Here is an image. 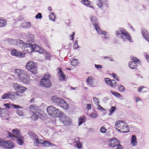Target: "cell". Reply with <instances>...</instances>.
<instances>
[{
    "label": "cell",
    "instance_id": "1",
    "mask_svg": "<svg viewBox=\"0 0 149 149\" xmlns=\"http://www.w3.org/2000/svg\"><path fill=\"white\" fill-rule=\"evenodd\" d=\"M15 72L20 81L24 83L28 84L30 83V76L26 71L23 70L17 69L15 70Z\"/></svg>",
    "mask_w": 149,
    "mask_h": 149
},
{
    "label": "cell",
    "instance_id": "2",
    "mask_svg": "<svg viewBox=\"0 0 149 149\" xmlns=\"http://www.w3.org/2000/svg\"><path fill=\"white\" fill-rule=\"evenodd\" d=\"M30 110L34 114H36L39 118L43 120H45L47 119L48 116L44 111L42 110L37 107L34 105H31L29 107Z\"/></svg>",
    "mask_w": 149,
    "mask_h": 149
},
{
    "label": "cell",
    "instance_id": "3",
    "mask_svg": "<svg viewBox=\"0 0 149 149\" xmlns=\"http://www.w3.org/2000/svg\"><path fill=\"white\" fill-rule=\"evenodd\" d=\"M90 20L95 27V30L99 34L106 35L107 32L102 30L100 28L97 18L95 15H91L90 17Z\"/></svg>",
    "mask_w": 149,
    "mask_h": 149
},
{
    "label": "cell",
    "instance_id": "4",
    "mask_svg": "<svg viewBox=\"0 0 149 149\" xmlns=\"http://www.w3.org/2000/svg\"><path fill=\"white\" fill-rule=\"evenodd\" d=\"M115 127L117 130L122 133H128L129 132V126L126 122L122 121H118L116 122Z\"/></svg>",
    "mask_w": 149,
    "mask_h": 149
},
{
    "label": "cell",
    "instance_id": "5",
    "mask_svg": "<svg viewBox=\"0 0 149 149\" xmlns=\"http://www.w3.org/2000/svg\"><path fill=\"white\" fill-rule=\"evenodd\" d=\"M47 111L48 114L53 118H59L64 114L63 112L53 106H48L47 108Z\"/></svg>",
    "mask_w": 149,
    "mask_h": 149
},
{
    "label": "cell",
    "instance_id": "6",
    "mask_svg": "<svg viewBox=\"0 0 149 149\" xmlns=\"http://www.w3.org/2000/svg\"><path fill=\"white\" fill-rule=\"evenodd\" d=\"M51 100L53 103L57 104L63 109H67L68 108V103L62 98L55 95L52 97Z\"/></svg>",
    "mask_w": 149,
    "mask_h": 149
},
{
    "label": "cell",
    "instance_id": "7",
    "mask_svg": "<svg viewBox=\"0 0 149 149\" xmlns=\"http://www.w3.org/2000/svg\"><path fill=\"white\" fill-rule=\"evenodd\" d=\"M0 146L4 148L11 149L14 147V144L11 141H6L0 138Z\"/></svg>",
    "mask_w": 149,
    "mask_h": 149
},
{
    "label": "cell",
    "instance_id": "8",
    "mask_svg": "<svg viewBox=\"0 0 149 149\" xmlns=\"http://www.w3.org/2000/svg\"><path fill=\"white\" fill-rule=\"evenodd\" d=\"M26 68L33 74H36L37 72L38 69L36 64L32 61H30L28 62L26 65Z\"/></svg>",
    "mask_w": 149,
    "mask_h": 149
},
{
    "label": "cell",
    "instance_id": "9",
    "mask_svg": "<svg viewBox=\"0 0 149 149\" xmlns=\"http://www.w3.org/2000/svg\"><path fill=\"white\" fill-rule=\"evenodd\" d=\"M60 121L65 125L70 126L72 124V121L70 118L63 114L59 117Z\"/></svg>",
    "mask_w": 149,
    "mask_h": 149
},
{
    "label": "cell",
    "instance_id": "10",
    "mask_svg": "<svg viewBox=\"0 0 149 149\" xmlns=\"http://www.w3.org/2000/svg\"><path fill=\"white\" fill-rule=\"evenodd\" d=\"M12 85L14 88L17 93L23 94L27 90L26 87L17 83H14Z\"/></svg>",
    "mask_w": 149,
    "mask_h": 149
},
{
    "label": "cell",
    "instance_id": "11",
    "mask_svg": "<svg viewBox=\"0 0 149 149\" xmlns=\"http://www.w3.org/2000/svg\"><path fill=\"white\" fill-rule=\"evenodd\" d=\"M119 31L124 36L126 39L129 41L130 42L132 43L133 42L132 36L124 28L120 27L119 28Z\"/></svg>",
    "mask_w": 149,
    "mask_h": 149
},
{
    "label": "cell",
    "instance_id": "12",
    "mask_svg": "<svg viewBox=\"0 0 149 149\" xmlns=\"http://www.w3.org/2000/svg\"><path fill=\"white\" fill-rule=\"evenodd\" d=\"M18 95L17 93L9 92L4 94L2 96L3 99H10L11 100H14L16 99Z\"/></svg>",
    "mask_w": 149,
    "mask_h": 149
},
{
    "label": "cell",
    "instance_id": "13",
    "mask_svg": "<svg viewBox=\"0 0 149 149\" xmlns=\"http://www.w3.org/2000/svg\"><path fill=\"white\" fill-rule=\"evenodd\" d=\"M12 133L9 132V135L11 137H14L18 139L23 138L19 130L18 129H14L13 130Z\"/></svg>",
    "mask_w": 149,
    "mask_h": 149
},
{
    "label": "cell",
    "instance_id": "14",
    "mask_svg": "<svg viewBox=\"0 0 149 149\" xmlns=\"http://www.w3.org/2000/svg\"><path fill=\"white\" fill-rule=\"evenodd\" d=\"M40 84L42 86L47 88L50 87L52 85L51 82L50 81L49 79L45 78L43 77L40 81Z\"/></svg>",
    "mask_w": 149,
    "mask_h": 149
},
{
    "label": "cell",
    "instance_id": "15",
    "mask_svg": "<svg viewBox=\"0 0 149 149\" xmlns=\"http://www.w3.org/2000/svg\"><path fill=\"white\" fill-rule=\"evenodd\" d=\"M28 134L30 138L33 141L34 144L36 146L38 144H39V138L36 134L32 131H30L28 132Z\"/></svg>",
    "mask_w": 149,
    "mask_h": 149
},
{
    "label": "cell",
    "instance_id": "16",
    "mask_svg": "<svg viewBox=\"0 0 149 149\" xmlns=\"http://www.w3.org/2000/svg\"><path fill=\"white\" fill-rule=\"evenodd\" d=\"M109 145L112 147H118L121 144L119 140L115 137L109 140Z\"/></svg>",
    "mask_w": 149,
    "mask_h": 149
},
{
    "label": "cell",
    "instance_id": "17",
    "mask_svg": "<svg viewBox=\"0 0 149 149\" xmlns=\"http://www.w3.org/2000/svg\"><path fill=\"white\" fill-rule=\"evenodd\" d=\"M11 54L12 55L20 58H23L25 56V53L23 52L18 51L16 50H12L11 51Z\"/></svg>",
    "mask_w": 149,
    "mask_h": 149
},
{
    "label": "cell",
    "instance_id": "18",
    "mask_svg": "<svg viewBox=\"0 0 149 149\" xmlns=\"http://www.w3.org/2000/svg\"><path fill=\"white\" fill-rule=\"evenodd\" d=\"M141 32L144 39L149 42V34L148 31L145 28L142 27L141 29Z\"/></svg>",
    "mask_w": 149,
    "mask_h": 149
},
{
    "label": "cell",
    "instance_id": "19",
    "mask_svg": "<svg viewBox=\"0 0 149 149\" xmlns=\"http://www.w3.org/2000/svg\"><path fill=\"white\" fill-rule=\"evenodd\" d=\"M105 80L106 82L108 85L112 87H115L117 85L116 81L114 80L111 79L110 78H105Z\"/></svg>",
    "mask_w": 149,
    "mask_h": 149
},
{
    "label": "cell",
    "instance_id": "20",
    "mask_svg": "<svg viewBox=\"0 0 149 149\" xmlns=\"http://www.w3.org/2000/svg\"><path fill=\"white\" fill-rule=\"evenodd\" d=\"M9 115L7 109L0 107V117H7Z\"/></svg>",
    "mask_w": 149,
    "mask_h": 149
},
{
    "label": "cell",
    "instance_id": "21",
    "mask_svg": "<svg viewBox=\"0 0 149 149\" xmlns=\"http://www.w3.org/2000/svg\"><path fill=\"white\" fill-rule=\"evenodd\" d=\"M33 52H38L40 53H43L44 51L42 48L37 45H32Z\"/></svg>",
    "mask_w": 149,
    "mask_h": 149
},
{
    "label": "cell",
    "instance_id": "22",
    "mask_svg": "<svg viewBox=\"0 0 149 149\" xmlns=\"http://www.w3.org/2000/svg\"><path fill=\"white\" fill-rule=\"evenodd\" d=\"M59 80L61 81H65L66 80V77L64 73L61 69H60L58 72Z\"/></svg>",
    "mask_w": 149,
    "mask_h": 149
},
{
    "label": "cell",
    "instance_id": "23",
    "mask_svg": "<svg viewBox=\"0 0 149 149\" xmlns=\"http://www.w3.org/2000/svg\"><path fill=\"white\" fill-rule=\"evenodd\" d=\"M115 34L117 37L123 39L124 41H126L127 39L119 31L117 30L115 32Z\"/></svg>",
    "mask_w": 149,
    "mask_h": 149
},
{
    "label": "cell",
    "instance_id": "24",
    "mask_svg": "<svg viewBox=\"0 0 149 149\" xmlns=\"http://www.w3.org/2000/svg\"><path fill=\"white\" fill-rule=\"evenodd\" d=\"M31 26L30 23L28 22H25L23 23L20 25V27L23 28H28Z\"/></svg>",
    "mask_w": 149,
    "mask_h": 149
},
{
    "label": "cell",
    "instance_id": "25",
    "mask_svg": "<svg viewBox=\"0 0 149 149\" xmlns=\"http://www.w3.org/2000/svg\"><path fill=\"white\" fill-rule=\"evenodd\" d=\"M39 143L40 144H42L45 146H54L53 144L48 141H44L43 140L39 141Z\"/></svg>",
    "mask_w": 149,
    "mask_h": 149
},
{
    "label": "cell",
    "instance_id": "26",
    "mask_svg": "<svg viewBox=\"0 0 149 149\" xmlns=\"http://www.w3.org/2000/svg\"><path fill=\"white\" fill-rule=\"evenodd\" d=\"M128 66L132 69H135L137 68V63L132 61H130L128 63Z\"/></svg>",
    "mask_w": 149,
    "mask_h": 149
},
{
    "label": "cell",
    "instance_id": "27",
    "mask_svg": "<svg viewBox=\"0 0 149 149\" xmlns=\"http://www.w3.org/2000/svg\"><path fill=\"white\" fill-rule=\"evenodd\" d=\"M131 59L133 61V62H135L139 64H141V62L139 59L137 57L135 56H131L130 57Z\"/></svg>",
    "mask_w": 149,
    "mask_h": 149
},
{
    "label": "cell",
    "instance_id": "28",
    "mask_svg": "<svg viewBox=\"0 0 149 149\" xmlns=\"http://www.w3.org/2000/svg\"><path fill=\"white\" fill-rule=\"evenodd\" d=\"M105 0H98L96 1V4L99 7L102 8L104 6V4H105Z\"/></svg>",
    "mask_w": 149,
    "mask_h": 149
},
{
    "label": "cell",
    "instance_id": "29",
    "mask_svg": "<svg viewBox=\"0 0 149 149\" xmlns=\"http://www.w3.org/2000/svg\"><path fill=\"white\" fill-rule=\"evenodd\" d=\"M7 24V21L5 18H0V27H3Z\"/></svg>",
    "mask_w": 149,
    "mask_h": 149
},
{
    "label": "cell",
    "instance_id": "30",
    "mask_svg": "<svg viewBox=\"0 0 149 149\" xmlns=\"http://www.w3.org/2000/svg\"><path fill=\"white\" fill-rule=\"evenodd\" d=\"M86 117L85 116L80 117L78 120V125L79 126H81L83 123L86 120Z\"/></svg>",
    "mask_w": 149,
    "mask_h": 149
},
{
    "label": "cell",
    "instance_id": "31",
    "mask_svg": "<svg viewBox=\"0 0 149 149\" xmlns=\"http://www.w3.org/2000/svg\"><path fill=\"white\" fill-rule=\"evenodd\" d=\"M131 143L134 146H136L137 144V138L135 135H132L131 139Z\"/></svg>",
    "mask_w": 149,
    "mask_h": 149
},
{
    "label": "cell",
    "instance_id": "32",
    "mask_svg": "<svg viewBox=\"0 0 149 149\" xmlns=\"http://www.w3.org/2000/svg\"><path fill=\"white\" fill-rule=\"evenodd\" d=\"M49 17L50 19L52 21H54L56 19V15L54 13H52L50 14Z\"/></svg>",
    "mask_w": 149,
    "mask_h": 149
},
{
    "label": "cell",
    "instance_id": "33",
    "mask_svg": "<svg viewBox=\"0 0 149 149\" xmlns=\"http://www.w3.org/2000/svg\"><path fill=\"white\" fill-rule=\"evenodd\" d=\"M87 83L90 85H92L93 84V80L91 76H89L87 79Z\"/></svg>",
    "mask_w": 149,
    "mask_h": 149
},
{
    "label": "cell",
    "instance_id": "34",
    "mask_svg": "<svg viewBox=\"0 0 149 149\" xmlns=\"http://www.w3.org/2000/svg\"><path fill=\"white\" fill-rule=\"evenodd\" d=\"M79 63V61L77 59H73L71 62V64L72 66H74L77 65Z\"/></svg>",
    "mask_w": 149,
    "mask_h": 149
},
{
    "label": "cell",
    "instance_id": "35",
    "mask_svg": "<svg viewBox=\"0 0 149 149\" xmlns=\"http://www.w3.org/2000/svg\"><path fill=\"white\" fill-rule=\"evenodd\" d=\"M76 146L79 149H81L82 147V144L79 140L76 142Z\"/></svg>",
    "mask_w": 149,
    "mask_h": 149
},
{
    "label": "cell",
    "instance_id": "36",
    "mask_svg": "<svg viewBox=\"0 0 149 149\" xmlns=\"http://www.w3.org/2000/svg\"><path fill=\"white\" fill-rule=\"evenodd\" d=\"M17 143L19 145H22L23 144L24 142V139L23 138L18 139H17Z\"/></svg>",
    "mask_w": 149,
    "mask_h": 149
},
{
    "label": "cell",
    "instance_id": "37",
    "mask_svg": "<svg viewBox=\"0 0 149 149\" xmlns=\"http://www.w3.org/2000/svg\"><path fill=\"white\" fill-rule=\"evenodd\" d=\"M81 2L83 4L86 6L90 5L91 3V1L89 0H81Z\"/></svg>",
    "mask_w": 149,
    "mask_h": 149
},
{
    "label": "cell",
    "instance_id": "38",
    "mask_svg": "<svg viewBox=\"0 0 149 149\" xmlns=\"http://www.w3.org/2000/svg\"><path fill=\"white\" fill-rule=\"evenodd\" d=\"M111 92L113 95H114V96L116 97L119 98L121 97V95L119 93L116 92L111 91Z\"/></svg>",
    "mask_w": 149,
    "mask_h": 149
},
{
    "label": "cell",
    "instance_id": "39",
    "mask_svg": "<svg viewBox=\"0 0 149 149\" xmlns=\"http://www.w3.org/2000/svg\"><path fill=\"white\" fill-rule=\"evenodd\" d=\"M39 118V117L36 114H32L31 116V118L33 120L35 121L37 120Z\"/></svg>",
    "mask_w": 149,
    "mask_h": 149
},
{
    "label": "cell",
    "instance_id": "40",
    "mask_svg": "<svg viewBox=\"0 0 149 149\" xmlns=\"http://www.w3.org/2000/svg\"><path fill=\"white\" fill-rule=\"evenodd\" d=\"M118 89L120 91H124L125 90L124 86L122 85H119L118 86Z\"/></svg>",
    "mask_w": 149,
    "mask_h": 149
},
{
    "label": "cell",
    "instance_id": "41",
    "mask_svg": "<svg viewBox=\"0 0 149 149\" xmlns=\"http://www.w3.org/2000/svg\"><path fill=\"white\" fill-rule=\"evenodd\" d=\"M16 112L18 115L19 116H22L23 115V113L21 110H19V109H17V110L16 111Z\"/></svg>",
    "mask_w": 149,
    "mask_h": 149
},
{
    "label": "cell",
    "instance_id": "42",
    "mask_svg": "<svg viewBox=\"0 0 149 149\" xmlns=\"http://www.w3.org/2000/svg\"><path fill=\"white\" fill-rule=\"evenodd\" d=\"M144 55L145 58L146 60L148 61V62H149V53L148 52H146L144 53Z\"/></svg>",
    "mask_w": 149,
    "mask_h": 149
},
{
    "label": "cell",
    "instance_id": "43",
    "mask_svg": "<svg viewBox=\"0 0 149 149\" xmlns=\"http://www.w3.org/2000/svg\"><path fill=\"white\" fill-rule=\"evenodd\" d=\"M11 106L14 109H19L22 108L20 106L14 105V104H11Z\"/></svg>",
    "mask_w": 149,
    "mask_h": 149
},
{
    "label": "cell",
    "instance_id": "44",
    "mask_svg": "<svg viewBox=\"0 0 149 149\" xmlns=\"http://www.w3.org/2000/svg\"><path fill=\"white\" fill-rule=\"evenodd\" d=\"M104 59L109 60L111 61H114L113 58L110 56H105L103 58Z\"/></svg>",
    "mask_w": 149,
    "mask_h": 149
},
{
    "label": "cell",
    "instance_id": "45",
    "mask_svg": "<svg viewBox=\"0 0 149 149\" xmlns=\"http://www.w3.org/2000/svg\"><path fill=\"white\" fill-rule=\"evenodd\" d=\"M127 23H128V26L131 29V30L134 31H135V29L134 27H133V26H132V25H131V24L130 23L128 22Z\"/></svg>",
    "mask_w": 149,
    "mask_h": 149
},
{
    "label": "cell",
    "instance_id": "46",
    "mask_svg": "<svg viewBox=\"0 0 149 149\" xmlns=\"http://www.w3.org/2000/svg\"><path fill=\"white\" fill-rule=\"evenodd\" d=\"M98 116V114L96 113H94L90 114V117L92 118H96Z\"/></svg>",
    "mask_w": 149,
    "mask_h": 149
},
{
    "label": "cell",
    "instance_id": "47",
    "mask_svg": "<svg viewBox=\"0 0 149 149\" xmlns=\"http://www.w3.org/2000/svg\"><path fill=\"white\" fill-rule=\"evenodd\" d=\"M100 131L102 133H105L106 132L107 129L105 127L103 126L100 128Z\"/></svg>",
    "mask_w": 149,
    "mask_h": 149
},
{
    "label": "cell",
    "instance_id": "48",
    "mask_svg": "<svg viewBox=\"0 0 149 149\" xmlns=\"http://www.w3.org/2000/svg\"><path fill=\"white\" fill-rule=\"evenodd\" d=\"M79 47V46L78 45V42H77V41H76L75 42L74 45L73 46V48L74 49H77Z\"/></svg>",
    "mask_w": 149,
    "mask_h": 149
},
{
    "label": "cell",
    "instance_id": "49",
    "mask_svg": "<svg viewBox=\"0 0 149 149\" xmlns=\"http://www.w3.org/2000/svg\"><path fill=\"white\" fill-rule=\"evenodd\" d=\"M116 109V107H112L110 111V114H112L114 113Z\"/></svg>",
    "mask_w": 149,
    "mask_h": 149
},
{
    "label": "cell",
    "instance_id": "50",
    "mask_svg": "<svg viewBox=\"0 0 149 149\" xmlns=\"http://www.w3.org/2000/svg\"><path fill=\"white\" fill-rule=\"evenodd\" d=\"M42 14L40 13H38L36 16V19H41L42 18Z\"/></svg>",
    "mask_w": 149,
    "mask_h": 149
},
{
    "label": "cell",
    "instance_id": "51",
    "mask_svg": "<svg viewBox=\"0 0 149 149\" xmlns=\"http://www.w3.org/2000/svg\"><path fill=\"white\" fill-rule=\"evenodd\" d=\"M93 100L95 104H96V105H98L99 103V99H98L97 98L94 97L93 98Z\"/></svg>",
    "mask_w": 149,
    "mask_h": 149
},
{
    "label": "cell",
    "instance_id": "52",
    "mask_svg": "<svg viewBox=\"0 0 149 149\" xmlns=\"http://www.w3.org/2000/svg\"><path fill=\"white\" fill-rule=\"evenodd\" d=\"M50 75L48 73H46L44 75V78L49 79L50 78Z\"/></svg>",
    "mask_w": 149,
    "mask_h": 149
},
{
    "label": "cell",
    "instance_id": "53",
    "mask_svg": "<svg viewBox=\"0 0 149 149\" xmlns=\"http://www.w3.org/2000/svg\"><path fill=\"white\" fill-rule=\"evenodd\" d=\"M113 77H114L115 80H117V81H119V78H118L117 76V75L115 73H113Z\"/></svg>",
    "mask_w": 149,
    "mask_h": 149
},
{
    "label": "cell",
    "instance_id": "54",
    "mask_svg": "<svg viewBox=\"0 0 149 149\" xmlns=\"http://www.w3.org/2000/svg\"><path fill=\"white\" fill-rule=\"evenodd\" d=\"M95 67L97 68L98 69H101L102 68V66L100 65H95Z\"/></svg>",
    "mask_w": 149,
    "mask_h": 149
},
{
    "label": "cell",
    "instance_id": "55",
    "mask_svg": "<svg viewBox=\"0 0 149 149\" xmlns=\"http://www.w3.org/2000/svg\"><path fill=\"white\" fill-rule=\"evenodd\" d=\"M5 105L6 107L8 108H10L11 107V104H9V103H8V104H5Z\"/></svg>",
    "mask_w": 149,
    "mask_h": 149
},
{
    "label": "cell",
    "instance_id": "56",
    "mask_svg": "<svg viewBox=\"0 0 149 149\" xmlns=\"http://www.w3.org/2000/svg\"><path fill=\"white\" fill-rule=\"evenodd\" d=\"M75 34V33L73 32V33L71 34V35L70 36V39L71 40H72L73 39H74Z\"/></svg>",
    "mask_w": 149,
    "mask_h": 149
},
{
    "label": "cell",
    "instance_id": "57",
    "mask_svg": "<svg viewBox=\"0 0 149 149\" xmlns=\"http://www.w3.org/2000/svg\"><path fill=\"white\" fill-rule=\"evenodd\" d=\"M86 108L88 110H90V109H91V104H88L87 105V106H86Z\"/></svg>",
    "mask_w": 149,
    "mask_h": 149
},
{
    "label": "cell",
    "instance_id": "58",
    "mask_svg": "<svg viewBox=\"0 0 149 149\" xmlns=\"http://www.w3.org/2000/svg\"><path fill=\"white\" fill-rule=\"evenodd\" d=\"M98 107L99 110H100L103 111L105 110V109H104L103 107H102L100 105H98Z\"/></svg>",
    "mask_w": 149,
    "mask_h": 149
},
{
    "label": "cell",
    "instance_id": "59",
    "mask_svg": "<svg viewBox=\"0 0 149 149\" xmlns=\"http://www.w3.org/2000/svg\"><path fill=\"white\" fill-rule=\"evenodd\" d=\"M144 87L143 86H141L139 87L138 89V91L140 92H141L142 91V89L144 88Z\"/></svg>",
    "mask_w": 149,
    "mask_h": 149
},
{
    "label": "cell",
    "instance_id": "60",
    "mask_svg": "<svg viewBox=\"0 0 149 149\" xmlns=\"http://www.w3.org/2000/svg\"><path fill=\"white\" fill-rule=\"evenodd\" d=\"M123 148V147L122 146V145L121 144L119 146H118V147H117V149H122Z\"/></svg>",
    "mask_w": 149,
    "mask_h": 149
},
{
    "label": "cell",
    "instance_id": "61",
    "mask_svg": "<svg viewBox=\"0 0 149 149\" xmlns=\"http://www.w3.org/2000/svg\"><path fill=\"white\" fill-rule=\"evenodd\" d=\"M136 101H139V100H140V99L139 98L137 97L136 98Z\"/></svg>",
    "mask_w": 149,
    "mask_h": 149
}]
</instances>
